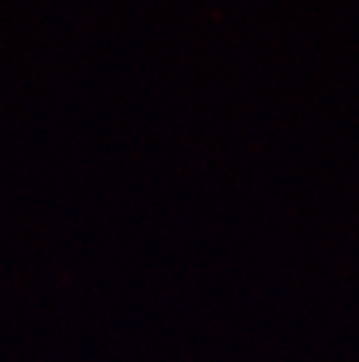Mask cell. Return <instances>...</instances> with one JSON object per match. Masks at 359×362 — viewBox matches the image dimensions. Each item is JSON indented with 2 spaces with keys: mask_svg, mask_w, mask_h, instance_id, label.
<instances>
[]
</instances>
